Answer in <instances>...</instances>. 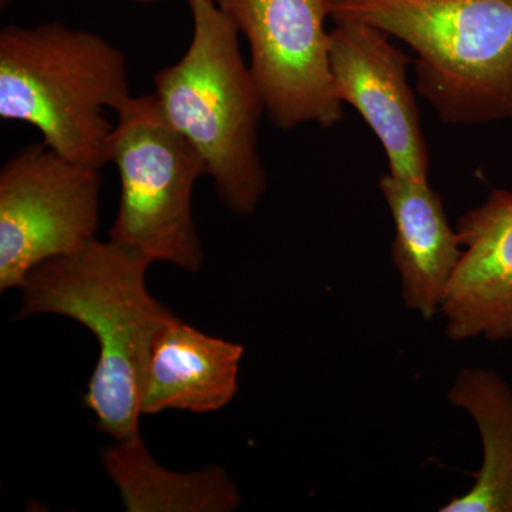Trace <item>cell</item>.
<instances>
[{
  "label": "cell",
  "instance_id": "1",
  "mask_svg": "<svg viewBox=\"0 0 512 512\" xmlns=\"http://www.w3.org/2000/svg\"><path fill=\"white\" fill-rule=\"evenodd\" d=\"M146 255L94 239L82 251L36 266L23 285L18 319L53 313L76 320L99 343L84 394L97 427L116 441L140 436L141 396L158 333L177 319L148 292Z\"/></svg>",
  "mask_w": 512,
  "mask_h": 512
},
{
  "label": "cell",
  "instance_id": "2",
  "mask_svg": "<svg viewBox=\"0 0 512 512\" xmlns=\"http://www.w3.org/2000/svg\"><path fill=\"white\" fill-rule=\"evenodd\" d=\"M130 97L126 57L96 33L59 22L0 32V119L35 127L67 160L109 164L106 110Z\"/></svg>",
  "mask_w": 512,
  "mask_h": 512
},
{
  "label": "cell",
  "instance_id": "3",
  "mask_svg": "<svg viewBox=\"0 0 512 512\" xmlns=\"http://www.w3.org/2000/svg\"><path fill=\"white\" fill-rule=\"evenodd\" d=\"M194 33L185 55L154 76L161 110L197 148L222 202L252 214L268 185L258 148L265 100L217 0H187Z\"/></svg>",
  "mask_w": 512,
  "mask_h": 512
},
{
  "label": "cell",
  "instance_id": "4",
  "mask_svg": "<svg viewBox=\"0 0 512 512\" xmlns=\"http://www.w3.org/2000/svg\"><path fill=\"white\" fill-rule=\"evenodd\" d=\"M416 53L417 90L451 124L512 123V0H329Z\"/></svg>",
  "mask_w": 512,
  "mask_h": 512
},
{
  "label": "cell",
  "instance_id": "5",
  "mask_svg": "<svg viewBox=\"0 0 512 512\" xmlns=\"http://www.w3.org/2000/svg\"><path fill=\"white\" fill-rule=\"evenodd\" d=\"M116 114L110 163L119 171L121 192L111 241L153 262L200 271L204 251L192 191L207 174L204 158L165 119L156 94L131 96Z\"/></svg>",
  "mask_w": 512,
  "mask_h": 512
},
{
  "label": "cell",
  "instance_id": "6",
  "mask_svg": "<svg viewBox=\"0 0 512 512\" xmlns=\"http://www.w3.org/2000/svg\"><path fill=\"white\" fill-rule=\"evenodd\" d=\"M100 170L45 143L16 151L0 170V291L23 288L50 259L76 254L100 225Z\"/></svg>",
  "mask_w": 512,
  "mask_h": 512
},
{
  "label": "cell",
  "instance_id": "7",
  "mask_svg": "<svg viewBox=\"0 0 512 512\" xmlns=\"http://www.w3.org/2000/svg\"><path fill=\"white\" fill-rule=\"evenodd\" d=\"M247 37L251 72L276 128H323L343 119L329 59V0H217Z\"/></svg>",
  "mask_w": 512,
  "mask_h": 512
},
{
  "label": "cell",
  "instance_id": "8",
  "mask_svg": "<svg viewBox=\"0 0 512 512\" xmlns=\"http://www.w3.org/2000/svg\"><path fill=\"white\" fill-rule=\"evenodd\" d=\"M329 59L336 96L366 121L382 144L389 173L429 180L430 154L407 67L392 36L360 20H333Z\"/></svg>",
  "mask_w": 512,
  "mask_h": 512
},
{
  "label": "cell",
  "instance_id": "9",
  "mask_svg": "<svg viewBox=\"0 0 512 512\" xmlns=\"http://www.w3.org/2000/svg\"><path fill=\"white\" fill-rule=\"evenodd\" d=\"M463 254L440 306L454 342L512 340V190H494L457 222Z\"/></svg>",
  "mask_w": 512,
  "mask_h": 512
},
{
  "label": "cell",
  "instance_id": "10",
  "mask_svg": "<svg viewBox=\"0 0 512 512\" xmlns=\"http://www.w3.org/2000/svg\"><path fill=\"white\" fill-rule=\"evenodd\" d=\"M379 188L393 218L392 259L404 305L431 320L463 254L457 229L448 224L443 200L429 180L389 173L380 178Z\"/></svg>",
  "mask_w": 512,
  "mask_h": 512
},
{
  "label": "cell",
  "instance_id": "11",
  "mask_svg": "<svg viewBox=\"0 0 512 512\" xmlns=\"http://www.w3.org/2000/svg\"><path fill=\"white\" fill-rule=\"evenodd\" d=\"M244 346L215 338L177 318L165 326L148 359L141 416L164 410L210 413L238 392Z\"/></svg>",
  "mask_w": 512,
  "mask_h": 512
},
{
  "label": "cell",
  "instance_id": "12",
  "mask_svg": "<svg viewBox=\"0 0 512 512\" xmlns=\"http://www.w3.org/2000/svg\"><path fill=\"white\" fill-rule=\"evenodd\" d=\"M448 400L476 423L483 464L473 487L441 512H512V389L483 367L460 370Z\"/></svg>",
  "mask_w": 512,
  "mask_h": 512
},
{
  "label": "cell",
  "instance_id": "13",
  "mask_svg": "<svg viewBox=\"0 0 512 512\" xmlns=\"http://www.w3.org/2000/svg\"><path fill=\"white\" fill-rule=\"evenodd\" d=\"M103 463L128 512H229L241 505L237 485L221 467L197 473L167 470L140 436L106 448Z\"/></svg>",
  "mask_w": 512,
  "mask_h": 512
},
{
  "label": "cell",
  "instance_id": "14",
  "mask_svg": "<svg viewBox=\"0 0 512 512\" xmlns=\"http://www.w3.org/2000/svg\"><path fill=\"white\" fill-rule=\"evenodd\" d=\"M131 2L138 3V5H151V3H157L160 0H131Z\"/></svg>",
  "mask_w": 512,
  "mask_h": 512
},
{
  "label": "cell",
  "instance_id": "15",
  "mask_svg": "<svg viewBox=\"0 0 512 512\" xmlns=\"http://www.w3.org/2000/svg\"><path fill=\"white\" fill-rule=\"evenodd\" d=\"M12 3V0H0V8L5 9Z\"/></svg>",
  "mask_w": 512,
  "mask_h": 512
}]
</instances>
